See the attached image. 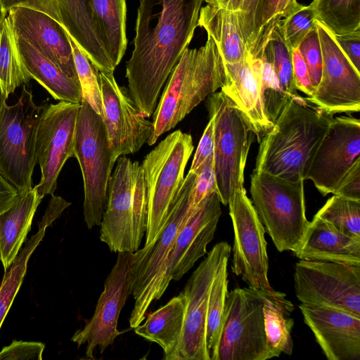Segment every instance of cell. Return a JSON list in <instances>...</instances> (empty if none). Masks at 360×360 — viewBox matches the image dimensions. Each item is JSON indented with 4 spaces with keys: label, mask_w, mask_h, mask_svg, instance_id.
Wrapping results in <instances>:
<instances>
[{
    "label": "cell",
    "mask_w": 360,
    "mask_h": 360,
    "mask_svg": "<svg viewBox=\"0 0 360 360\" xmlns=\"http://www.w3.org/2000/svg\"><path fill=\"white\" fill-rule=\"evenodd\" d=\"M263 0H229L225 8L237 15L245 47L252 58L257 56Z\"/></svg>",
    "instance_id": "39"
},
{
    "label": "cell",
    "mask_w": 360,
    "mask_h": 360,
    "mask_svg": "<svg viewBox=\"0 0 360 360\" xmlns=\"http://www.w3.org/2000/svg\"><path fill=\"white\" fill-rule=\"evenodd\" d=\"M233 229L231 270L250 288L271 290L265 229L244 187L236 190L229 203Z\"/></svg>",
    "instance_id": "13"
},
{
    "label": "cell",
    "mask_w": 360,
    "mask_h": 360,
    "mask_svg": "<svg viewBox=\"0 0 360 360\" xmlns=\"http://www.w3.org/2000/svg\"><path fill=\"white\" fill-rule=\"evenodd\" d=\"M273 290V289H272ZM250 287L228 292L223 327L214 360H266L263 306L272 290Z\"/></svg>",
    "instance_id": "11"
},
{
    "label": "cell",
    "mask_w": 360,
    "mask_h": 360,
    "mask_svg": "<svg viewBox=\"0 0 360 360\" xmlns=\"http://www.w3.org/2000/svg\"><path fill=\"white\" fill-rule=\"evenodd\" d=\"M231 252L227 242L217 243L188 280L182 291L186 305L176 360H210L206 346L209 294L222 259Z\"/></svg>",
    "instance_id": "16"
},
{
    "label": "cell",
    "mask_w": 360,
    "mask_h": 360,
    "mask_svg": "<svg viewBox=\"0 0 360 360\" xmlns=\"http://www.w3.org/2000/svg\"><path fill=\"white\" fill-rule=\"evenodd\" d=\"M292 72L296 90L307 96H311L315 91L312 85L307 66L297 48L292 50Z\"/></svg>",
    "instance_id": "47"
},
{
    "label": "cell",
    "mask_w": 360,
    "mask_h": 360,
    "mask_svg": "<svg viewBox=\"0 0 360 360\" xmlns=\"http://www.w3.org/2000/svg\"><path fill=\"white\" fill-rule=\"evenodd\" d=\"M293 304L283 292L272 290L263 306L264 324L266 345L271 357H278L283 352L291 355L293 341L291 331L294 320L290 316Z\"/></svg>",
    "instance_id": "31"
},
{
    "label": "cell",
    "mask_w": 360,
    "mask_h": 360,
    "mask_svg": "<svg viewBox=\"0 0 360 360\" xmlns=\"http://www.w3.org/2000/svg\"><path fill=\"white\" fill-rule=\"evenodd\" d=\"M80 103L60 101L45 104L36 136V158L41 180L34 188L39 195H54L57 180L66 161L74 157V144Z\"/></svg>",
    "instance_id": "14"
},
{
    "label": "cell",
    "mask_w": 360,
    "mask_h": 360,
    "mask_svg": "<svg viewBox=\"0 0 360 360\" xmlns=\"http://www.w3.org/2000/svg\"><path fill=\"white\" fill-rule=\"evenodd\" d=\"M309 70L313 86L316 89L322 75L323 59L317 29L313 27L297 46Z\"/></svg>",
    "instance_id": "43"
},
{
    "label": "cell",
    "mask_w": 360,
    "mask_h": 360,
    "mask_svg": "<svg viewBox=\"0 0 360 360\" xmlns=\"http://www.w3.org/2000/svg\"><path fill=\"white\" fill-rule=\"evenodd\" d=\"M301 5L297 0H263L257 54L255 58L262 56L267 39L278 22L294 12Z\"/></svg>",
    "instance_id": "41"
},
{
    "label": "cell",
    "mask_w": 360,
    "mask_h": 360,
    "mask_svg": "<svg viewBox=\"0 0 360 360\" xmlns=\"http://www.w3.org/2000/svg\"><path fill=\"white\" fill-rule=\"evenodd\" d=\"M221 214L217 192L207 196L177 234L169 257L172 280L179 281L207 254Z\"/></svg>",
    "instance_id": "23"
},
{
    "label": "cell",
    "mask_w": 360,
    "mask_h": 360,
    "mask_svg": "<svg viewBox=\"0 0 360 360\" xmlns=\"http://www.w3.org/2000/svg\"><path fill=\"white\" fill-rule=\"evenodd\" d=\"M55 220L53 217L44 214L38 224L37 232L32 236L19 252L9 270L5 271L0 286V328L22 283L29 258L42 240L46 228Z\"/></svg>",
    "instance_id": "33"
},
{
    "label": "cell",
    "mask_w": 360,
    "mask_h": 360,
    "mask_svg": "<svg viewBox=\"0 0 360 360\" xmlns=\"http://www.w3.org/2000/svg\"><path fill=\"white\" fill-rule=\"evenodd\" d=\"M293 254L300 259L359 265L360 240L314 217L300 247Z\"/></svg>",
    "instance_id": "24"
},
{
    "label": "cell",
    "mask_w": 360,
    "mask_h": 360,
    "mask_svg": "<svg viewBox=\"0 0 360 360\" xmlns=\"http://www.w3.org/2000/svg\"><path fill=\"white\" fill-rule=\"evenodd\" d=\"M198 26L212 38L224 63H238L249 54L234 12L207 4L200 8Z\"/></svg>",
    "instance_id": "29"
},
{
    "label": "cell",
    "mask_w": 360,
    "mask_h": 360,
    "mask_svg": "<svg viewBox=\"0 0 360 360\" xmlns=\"http://www.w3.org/2000/svg\"><path fill=\"white\" fill-rule=\"evenodd\" d=\"M15 39L22 61L32 79L41 84L56 100L81 103L82 96L79 81L68 77L25 40L16 36Z\"/></svg>",
    "instance_id": "28"
},
{
    "label": "cell",
    "mask_w": 360,
    "mask_h": 360,
    "mask_svg": "<svg viewBox=\"0 0 360 360\" xmlns=\"http://www.w3.org/2000/svg\"><path fill=\"white\" fill-rule=\"evenodd\" d=\"M89 4L101 41L116 68L127 45L126 0H89Z\"/></svg>",
    "instance_id": "30"
},
{
    "label": "cell",
    "mask_w": 360,
    "mask_h": 360,
    "mask_svg": "<svg viewBox=\"0 0 360 360\" xmlns=\"http://www.w3.org/2000/svg\"><path fill=\"white\" fill-rule=\"evenodd\" d=\"M69 39L82 98L86 101L96 113L102 116L103 103L98 82V70L91 63L70 35Z\"/></svg>",
    "instance_id": "40"
},
{
    "label": "cell",
    "mask_w": 360,
    "mask_h": 360,
    "mask_svg": "<svg viewBox=\"0 0 360 360\" xmlns=\"http://www.w3.org/2000/svg\"><path fill=\"white\" fill-rule=\"evenodd\" d=\"M195 173V179L188 200L190 209H196L207 196L217 192L214 155L207 159Z\"/></svg>",
    "instance_id": "44"
},
{
    "label": "cell",
    "mask_w": 360,
    "mask_h": 360,
    "mask_svg": "<svg viewBox=\"0 0 360 360\" xmlns=\"http://www.w3.org/2000/svg\"><path fill=\"white\" fill-rule=\"evenodd\" d=\"M360 159V120L351 116L333 117L314 153L305 180L310 179L326 195Z\"/></svg>",
    "instance_id": "18"
},
{
    "label": "cell",
    "mask_w": 360,
    "mask_h": 360,
    "mask_svg": "<svg viewBox=\"0 0 360 360\" xmlns=\"http://www.w3.org/2000/svg\"><path fill=\"white\" fill-rule=\"evenodd\" d=\"M214 120V169L221 203L228 205L233 193L243 187L244 169L254 139L252 127L237 105L222 91L207 96Z\"/></svg>",
    "instance_id": "9"
},
{
    "label": "cell",
    "mask_w": 360,
    "mask_h": 360,
    "mask_svg": "<svg viewBox=\"0 0 360 360\" xmlns=\"http://www.w3.org/2000/svg\"><path fill=\"white\" fill-rule=\"evenodd\" d=\"M110 176L100 240L114 252H134L146 234L147 200L141 167L125 155Z\"/></svg>",
    "instance_id": "5"
},
{
    "label": "cell",
    "mask_w": 360,
    "mask_h": 360,
    "mask_svg": "<svg viewBox=\"0 0 360 360\" xmlns=\"http://www.w3.org/2000/svg\"><path fill=\"white\" fill-rule=\"evenodd\" d=\"M45 104L37 105L25 85L11 105L1 97L0 172L19 193L32 188L37 131Z\"/></svg>",
    "instance_id": "10"
},
{
    "label": "cell",
    "mask_w": 360,
    "mask_h": 360,
    "mask_svg": "<svg viewBox=\"0 0 360 360\" xmlns=\"http://www.w3.org/2000/svg\"><path fill=\"white\" fill-rule=\"evenodd\" d=\"M226 82L221 88L237 105L251 124L259 142L271 129L262 105L259 89L251 65L249 53L243 60L233 64L224 63Z\"/></svg>",
    "instance_id": "25"
},
{
    "label": "cell",
    "mask_w": 360,
    "mask_h": 360,
    "mask_svg": "<svg viewBox=\"0 0 360 360\" xmlns=\"http://www.w3.org/2000/svg\"><path fill=\"white\" fill-rule=\"evenodd\" d=\"M195 176V172L189 171L184 177L167 222L158 239L131 254L128 288L129 294L135 300L129 318L131 328L144 321L150 304L162 297L172 281L169 273V257L176 237L200 206L190 209L188 202Z\"/></svg>",
    "instance_id": "4"
},
{
    "label": "cell",
    "mask_w": 360,
    "mask_h": 360,
    "mask_svg": "<svg viewBox=\"0 0 360 360\" xmlns=\"http://www.w3.org/2000/svg\"><path fill=\"white\" fill-rule=\"evenodd\" d=\"M18 195V191L0 172V213L8 210Z\"/></svg>",
    "instance_id": "50"
},
{
    "label": "cell",
    "mask_w": 360,
    "mask_h": 360,
    "mask_svg": "<svg viewBox=\"0 0 360 360\" xmlns=\"http://www.w3.org/2000/svg\"><path fill=\"white\" fill-rule=\"evenodd\" d=\"M7 18L16 37L28 42L68 77L79 81L69 34L56 20L21 5L9 7Z\"/></svg>",
    "instance_id": "21"
},
{
    "label": "cell",
    "mask_w": 360,
    "mask_h": 360,
    "mask_svg": "<svg viewBox=\"0 0 360 360\" xmlns=\"http://www.w3.org/2000/svg\"><path fill=\"white\" fill-rule=\"evenodd\" d=\"M333 194L360 201V159L345 174Z\"/></svg>",
    "instance_id": "46"
},
{
    "label": "cell",
    "mask_w": 360,
    "mask_h": 360,
    "mask_svg": "<svg viewBox=\"0 0 360 360\" xmlns=\"http://www.w3.org/2000/svg\"><path fill=\"white\" fill-rule=\"evenodd\" d=\"M8 15V10L4 0H0V25Z\"/></svg>",
    "instance_id": "51"
},
{
    "label": "cell",
    "mask_w": 360,
    "mask_h": 360,
    "mask_svg": "<svg viewBox=\"0 0 360 360\" xmlns=\"http://www.w3.org/2000/svg\"><path fill=\"white\" fill-rule=\"evenodd\" d=\"M131 254L118 252L116 262L105 281L93 316L72 338L77 347L86 345L87 359H95L97 349L102 354L122 333L117 326L120 314L129 295L128 272Z\"/></svg>",
    "instance_id": "19"
},
{
    "label": "cell",
    "mask_w": 360,
    "mask_h": 360,
    "mask_svg": "<svg viewBox=\"0 0 360 360\" xmlns=\"http://www.w3.org/2000/svg\"><path fill=\"white\" fill-rule=\"evenodd\" d=\"M186 301L181 292L157 310L146 314L144 322L134 328L136 335L158 344L164 359L176 360L184 323Z\"/></svg>",
    "instance_id": "26"
},
{
    "label": "cell",
    "mask_w": 360,
    "mask_h": 360,
    "mask_svg": "<svg viewBox=\"0 0 360 360\" xmlns=\"http://www.w3.org/2000/svg\"><path fill=\"white\" fill-rule=\"evenodd\" d=\"M32 79L18 49L15 36L6 17L0 25V91L7 100L10 94Z\"/></svg>",
    "instance_id": "32"
},
{
    "label": "cell",
    "mask_w": 360,
    "mask_h": 360,
    "mask_svg": "<svg viewBox=\"0 0 360 360\" xmlns=\"http://www.w3.org/2000/svg\"><path fill=\"white\" fill-rule=\"evenodd\" d=\"M304 181L259 172H254L251 176V201L265 231L281 252L297 250L309 224Z\"/></svg>",
    "instance_id": "7"
},
{
    "label": "cell",
    "mask_w": 360,
    "mask_h": 360,
    "mask_svg": "<svg viewBox=\"0 0 360 360\" xmlns=\"http://www.w3.org/2000/svg\"><path fill=\"white\" fill-rule=\"evenodd\" d=\"M314 217L360 240V201L333 195Z\"/></svg>",
    "instance_id": "38"
},
{
    "label": "cell",
    "mask_w": 360,
    "mask_h": 360,
    "mask_svg": "<svg viewBox=\"0 0 360 360\" xmlns=\"http://www.w3.org/2000/svg\"><path fill=\"white\" fill-rule=\"evenodd\" d=\"M281 20L271 30L262 55L272 64L283 91L292 98L298 95L293 79L292 49L285 38Z\"/></svg>",
    "instance_id": "37"
},
{
    "label": "cell",
    "mask_w": 360,
    "mask_h": 360,
    "mask_svg": "<svg viewBox=\"0 0 360 360\" xmlns=\"http://www.w3.org/2000/svg\"><path fill=\"white\" fill-rule=\"evenodd\" d=\"M231 254L222 259L214 278L208 298L206 319V346L210 360H214L221 333L226 298L228 293V262Z\"/></svg>",
    "instance_id": "34"
},
{
    "label": "cell",
    "mask_w": 360,
    "mask_h": 360,
    "mask_svg": "<svg viewBox=\"0 0 360 360\" xmlns=\"http://www.w3.org/2000/svg\"><path fill=\"white\" fill-rule=\"evenodd\" d=\"M208 5L225 8L229 0H204Z\"/></svg>",
    "instance_id": "52"
},
{
    "label": "cell",
    "mask_w": 360,
    "mask_h": 360,
    "mask_svg": "<svg viewBox=\"0 0 360 360\" xmlns=\"http://www.w3.org/2000/svg\"><path fill=\"white\" fill-rule=\"evenodd\" d=\"M204 0H139L134 50L126 63L129 96L146 118L193 39Z\"/></svg>",
    "instance_id": "1"
},
{
    "label": "cell",
    "mask_w": 360,
    "mask_h": 360,
    "mask_svg": "<svg viewBox=\"0 0 360 360\" xmlns=\"http://www.w3.org/2000/svg\"><path fill=\"white\" fill-rule=\"evenodd\" d=\"M193 148L191 135L178 129L161 141L142 162L147 200L145 247L158 239L167 222Z\"/></svg>",
    "instance_id": "6"
},
{
    "label": "cell",
    "mask_w": 360,
    "mask_h": 360,
    "mask_svg": "<svg viewBox=\"0 0 360 360\" xmlns=\"http://www.w3.org/2000/svg\"><path fill=\"white\" fill-rule=\"evenodd\" d=\"M9 7L21 5L41 11L56 20L101 72H114L109 55L94 22L89 0H4Z\"/></svg>",
    "instance_id": "20"
},
{
    "label": "cell",
    "mask_w": 360,
    "mask_h": 360,
    "mask_svg": "<svg viewBox=\"0 0 360 360\" xmlns=\"http://www.w3.org/2000/svg\"><path fill=\"white\" fill-rule=\"evenodd\" d=\"M308 6L334 34L360 29V0H313Z\"/></svg>",
    "instance_id": "35"
},
{
    "label": "cell",
    "mask_w": 360,
    "mask_h": 360,
    "mask_svg": "<svg viewBox=\"0 0 360 360\" xmlns=\"http://www.w3.org/2000/svg\"><path fill=\"white\" fill-rule=\"evenodd\" d=\"M113 73L98 70V82L102 118L114 158L117 160L138 152L147 143L153 133V124L141 113L128 89L117 83Z\"/></svg>",
    "instance_id": "17"
},
{
    "label": "cell",
    "mask_w": 360,
    "mask_h": 360,
    "mask_svg": "<svg viewBox=\"0 0 360 360\" xmlns=\"http://www.w3.org/2000/svg\"><path fill=\"white\" fill-rule=\"evenodd\" d=\"M332 119V115L299 95L293 97L260 140L254 172L304 181Z\"/></svg>",
    "instance_id": "2"
},
{
    "label": "cell",
    "mask_w": 360,
    "mask_h": 360,
    "mask_svg": "<svg viewBox=\"0 0 360 360\" xmlns=\"http://www.w3.org/2000/svg\"><path fill=\"white\" fill-rule=\"evenodd\" d=\"M294 287L301 304L360 314V264L300 259L295 266Z\"/></svg>",
    "instance_id": "12"
},
{
    "label": "cell",
    "mask_w": 360,
    "mask_h": 360,
    "mask_svg": "<svg viewBox=\"0 0 360 360\" xmlns=\"http://www.w3.org/2000/svg\"><path fill=\"white\" fill-rule=\"evenodd\" d=\"M222 56L212 38L195 49L187 46L169 76L153 114V133L148 141L154 145L159 137L176 127L209 95L226 82Z\"/></svg>",
    "instance_id": "3"
},
{
    "label": "cell",
    "mask_w": 360,
    "mask_h": 360,
    "mask_svg": "<svg viewBox=\"0 0 360 360\" xmlns=\"http://www.w3.org/2000/svg\"><path fill=\"white\" fill-rule=\"evenodd\" d=\"M322 53L321 81L311 96L304 98L330 115L360 110V72L347 58L334 34L316 20Z\"/></svg>",
    "instance_id": "15"
},
{
    "label": "cell",
    "mask_w": 360,
    "mask_h": 360,
    "mask_svg": "<svg viewBox=\"0 0 360 360\" xmlns=\"http://www.w3.org/2000/svg\"><path fill=\"white\" fill-rule=\"evenodd\" d=\"M41 200L32 187L19 193L14 203L0 213V259L5 271L19 253Z\"/></svg>",
    "instance_id": "27"
},
{
    "label": "cell",
    "mask_w": 360,
    "mask_h": 360,
    "mask_svg": "<svg viewBox=\"0 0 360 360\" xmlns=\"http://www.w3.org/2000/svg\"><path fill=\"white\" fill-rule=\"evenodd\" d=\"M214 120L210 117V120L204 130L194 154L191 172H195L210 157L214 155Z\"/></svg>",
    "instance_id": "48"
},
{
    "label": "cell",
    "mask_w": 360,
    "mask_h": 360,
    "mask_svg": "<svg viewBox=\"0 0 360 360\" xmlns=\"http://www.w3.org/2000/svg\"><path fill=\"white\" fill-rule=\"evenodd\" d=\"M0 100H1V91H0Z\"/></svg>",
    "instance_id": "53"
},
{
    "label": "cell",
    "mask_w": 360,
    "mask_h": 360,
    "mask_svg": "<svg viewBox=\"0 0 360 360\" xmlns=\"http://www.w3.org/2000/svg\"><path fill=\"white\" fill-rule=\"evenodd\" d=\"M251 65L259 89L264 112L274 124L292 98L288 96L283 91L272 64L263 55L260 58L251 56Z\"/></svg>",
    "instance_id": "36"
},
{
    "label": "cell",
    "mask_w": 360,
    "mask_h": 360,
    "mask_svg": "<svg viewBox=\"0 0 360 360\" xmlns=\"http://www.w3.org/2000/svg\"><path fill=\"white\" fill-rule=\"evenodd\" d=\"M44 347L41 342L13 340L0 352V360H41Z\"/></svg>",
    "instance_id": "45"
},
{
    "label": "cell",
    "mask_w": 360,
    "mask_h": 360,
    "mask_svg": "<svg viewBox=\"0 0 360 360\" xmlns=\"http://www.w3.org/2000/svg\"><path fill=\"white\" fill-rule=\"evenodd\" d=\"M334 36L343 53L356 70L360 72V29Z\"/></svg>",
    "instance_id": "49"
},
{
    "label": "cell",
    "mask_w": 360,
    "mask_h": 360,
    "mask_svg": "<svg viewBox=\"0 0 360 360\" xmlns=\"http://www.w3.org/2000/svg\"><path fill=\"white\" fill-rule=\"evenodd\" d=\"M82 174L83 212L89 229L100 226L107 204L108 187L117 161L107 136L102 116L84 98L80 103L74 144Z\"/></svg>",
    "instance_id": "8"
},
{
    "label": "cell",
    "mask_w": 360,
    "mask_h": 360,
    "mask_svg": "<svg viewBox=\"0 0 360 360\" xmlns=\"http://www.w3.org/2000/svg\"><path fill=\"white\" fill-rule=\"evenodd\" d=\"M315 20L313 11L304 5L281 20L285 38L292 49L297 48L305 35L315 27Z\"/></svg>",
    "instance_id": "42"
},
{
    "label": "cell",
    "mask_w": 360,
    "mask_h": 360,
    "mask_svg": "<svg viewBox=\"0 0 360 360\" xmlns=\"http://www.w3.org/2000/svg\"><path fill=\"white\" fill-rule=\"evenodd\" d=\"M299 307L328 360L360 359V314L328 306Z\"/></svg>",
    "instance_id": "22"
}]
</instances>
